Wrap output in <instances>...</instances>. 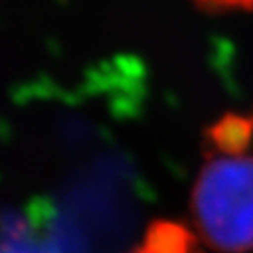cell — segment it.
<instances>
[{
	"instance_id": "5b68a950",
	"label": "cell",
	"mask_w": 253,
	"mask_h": 253,
	"mask_svg": "<svg viewBox=\"0 0 253 253\" xmlns=\"http://www.w3.org/2000/svg\"><path fill=\"white\" fill-rule=\"evenodd\" d=\"M249 120H251V124H253V116H251V118H249Z\"/></svg>"
},
{
	"instance_id": "6da1fadb",
	"label": "cell",
	"mask_w": 253,
	"mask_h": 253,
	"mask_svg": "<svg viewBox=\"0 0 253 253\" xmlns=\"http://www.w3.org/2000/svg\"><path fill=\"white\" fill-rule=\"evenodd\" d=\"M192 194L200 239L219 253L253 251V154L210 140Z\"/></svg>"
},
{
	"instance_id": "7a4b0ae2",
	"label": "cell",
	"mask_w": 253,
	"mask_h": 253,
	"mask_svg": "<svg viewBox=\"0 0 253 253\" xmlns=\"http://www.w3.org/2000/svg\"><path fill=\"white\" fill-rule=\"evenodd\" d=\"M0 253H54L40 231L38 219L0 213Z\"/></svg>"
},
{
	"instance_id": "3957f363",
	"label": "cell",
	"mask_w": 253,
	"mask_h": 253,
	"mask_svg": "<svg viewBox=\"0 0 253 253\" xmlns=\"http://www.w3.org/2000/svg\"><path fill=\"white\" fill-rule=\"evenodd\" d=\"M134 253H204L198 239L177 223L158 221Z\"/></svg>"
},
{
	"instance_id": "277c9868",
	"label": "cell",
	"mask_w": 253,
	"mask_h": 253,
	"mask_svg": "<svg viewBox=\"0 0 253 253\" xmlns=\"http://www.w3.org/2000/svg\"><path fill=\"white\" fill-rule=\"evenodd\" d=\"M206 10H253V0H194Z\"/></svg>"
}]
</instances>
